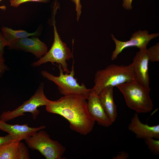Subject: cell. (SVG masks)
<instances>
[{"mask_svg": "<svg viewBox=\"0 0 159 159\" xmlns=\"http://www.w3.org/2000/svg\"><path fill=\"white\" fill-rule=\"evenodd\" d=\"M129 157V154L127 153L124 151H122L119 153L116 157H114L113 158L115 159H126Z\"/></svg>", "mask_w": 159, "mask_h": 159, "instance_id": "obj_25", "label": "cell"}, {"mask_svg": "<svg viewBox=\"0 0 159 159\" xmlns=\"http://www.w3.org/2000/svg\"><path fill=\"white\" fill-rule=\"evenodd\" d=\"M87 107L90 113L97 124L108 127L112 124L102 106L98 95L90 91L87 99Z\"/></svg>", "mask_w": 159, "mask_h": 159, "instance_id": "obj_12", "label": "cell"}, {"mask_svg": "<svg viewBox=\"0 0 159 159\" xmlns=\"http://www.w3.org/2000/svg\"><path fill=\"white\" fill-rule=\"evenodd\" d=\"M74 64L73 61L71 70L69 74H64L61 65L58 64L59 71V76H55L45 70L42 71L41 74L43 77L52 81L57 85L61 95L63 96L76 95L87 100L90 94L91 89L87 88L83 83L81 84H79L77 79L74 78Z\"/></svg>", "mask_w": 159, "mask_h": 159, "instance_id": "obj_4", "label": "cell"}, {"mask_svg": "<svg viewBox=\"0 0 159 159\" xmlns=\"http://www.w3.org/2000/svg\"><path fill=\"white\" fill-rule=\"evenodd\" d=\"M5 60L3 56L0 57V76H1L7 70L8 68L4 63Z\"/></svg>", "mask_w": 159, "mask_h": 159, "instance_id": "obj_23", "label": "cell"}, {"mask_svg": "<svg viewBox=\"0 0 159 159\" xmlns=\"http://www.w3.org/2000/svg\"><path fill=\"white\" fill-rule=\"evenodd\" d=\"M86 100L76 95L63 96L57 100H51L46 109L63 117L72 130L85 135L92 130L95 122L88 111Z\"/></svg>", "mask_w": 159, "mask_h": 159, "instance_id": "obj_1", "label": "cell"}, {"mask_svg": "<svg viewBox=\"0 0 159 159\" xmlns=\"http://www.w3.org/2000/svg\"><path fill=\"white\" fill-rule=\"evenodd\" d=\"M128 128L135 134L138 138L145 139L152 138L159 139V125L150 126L143 124L139 120L137 113L132 118Z\"/></svg>", "mask_w": 159, "mask_h": 159, "instance_id": "obj_13", "label": "cell"}, {"mask_svg": "<svg viewBox=\"0 0 159 159\" xmlns=\"http://www.w3.org/2000/svg\"><path fill=\"white\" fill-rule=\"evenodd\" d=\"M144 140L146 145L151 152L155 155H159V140H155L152 138H148Z\"/></svg>", "mask_w": 159, "mask_h": 159, "instance_id": "obj_17", "label": "cell"}, {"mask_svg": "<svg viewBox=\"0 0 159 159\" xmlns=\"http://www.w3.org/2000/svg\"><path fill=\"white\" fill-rule=\"evenodd\" d=\"M136 81L132 63L128 65L111 64L96 73L95 85L91 91L98 95L104 88Z\"/></svg>", "mask_w": 159, "mask_h": 159, "instance_id": "obj_2", "label": "cell"}, {"mask_svg": "<svg viewBox=\"0 0 159 159\" xmlns=\"http://www.w3.org/2000/svg\"><path fill=\"white\" fill-rule=\"evenodd\" d=\"M56 11H53L52 19V25L54 26V40L50 50L37 61L33 62L32 66L34 67L50 62L57 63L61 65L65 74H69L70 71L68 67L67 61L73 57V54L66 44L61 39L55 25Z\"/></svg>", "mask_w": 159, "mask_h": 159, "instance_id": "obj_5", "label": "cell"}, {"mask_svg": "<svg viewBox=\"0 0 159 159\" xmlns=\"http://www.w3.org/2000/svg\"><path fill=\"white\" fill-rule=\"evenodd\" d=\"M149 61L152 62L159 61V44L157 43L155 45L147 49Z\"/></svg>", "mask_w": 159, "mask_h": 159, "instance_id": "obj_18", "label": "cell"}, {"mask_svg": "<svg viewBox=\"0 0 159 159\" xmlns=\"http://www.w3.org/2000/svg\"><path fill=\"white\" fill-rule=\"evenodd\" d=\"M9 45L7 41L0 32V57L3 56L4 47L6 46H8Z\"/></svg>", "mask_w": 159, "mask_h": 159, "instance_id": "obj_21", "label": "cell"}, {"mask_svg": "<svg viewBox=\"0 0 159 159\" xmlns=\"http://www.w3.org/2000/svg\"><path fill=\"white\" fill-rule=\"evenodd\" d=\"M38 37L33 36L17 40L11 44L8 48L30 52L39 59L48 51L47 45Z\"/></svg>", "mask_w": 159, "mask_h": 159, "instance_id": "obj_9", "label": "cell"}, {"mask_svg": "<svg viewBox=\"0 0 159 159\" xmlns=\"http://www.w3.org/2000/svg\"><path fill=\"white\" fill-rule=\"evenodd\" d=\"M28 147L38 150L46 159H64L66 148L58 141L52 140L47 132L40 130L24 140Z\"/></svg>", "mask_w": 159, "mask_h": 159, "instance_id": "obj_6", "label": "cell"}, {"mask_svg": "<svg viewBox=\"0 0 159 159\" xmlns=\"http://www.w3.org/2000/svg\"><path fill=\"white\" fill-rule=\"evenodd\" d=\"M15 139H18L9 134L5 136H0V148L6 144Z\"/></svg>", "mask_w": 159, "mask_h": 159, "instance_id": "obj_20", "label": "cell"}, {"mask_svg": "<svg viewBox=\"0 0 159 159\" xmlns=\"http://www.w3.org/2000/svg\"><path fill=\"white\" fill-rule=\"evenodd\" d=\"M113 88L107 87L98 95L102 106L112 123L115 121L117 115V106L113 98Z\"/></svg>", "mask_w": 159, "mask_h": 159, "instance_id": "obj_15", "label": "cell"}, {"mask_svg": "<svg viewBox=\"0 0 159 159\" xmlns=\"http://www.w3.org/2000/svg\"><path fill=\"white\" fill-rule=\"evenodd\" d=\"M50 0H9L10 5L11 6L17 7L21 4L28 2H38L43 3H47Z\"/></svg>", "mask_w": 159, "mask_h": 159, "instance_id": "obj_19", "label": "cell"}, {"mask_svg": "<svg viewBox=\"0 0 159 159\" xmlns=\"http://www.w3.org/2000/svg\"><path fill=\"white\" fill-rule=\"evenodd\" d=\"M2 0H0V3ZM0 8L1 9L3 10H5V9H6V7L5 6H2L1 7L0 6Z\"/></svg>", "mask_w": 159, "mask_h": 159, "instance_id": "obj_26", "label": "cell"}, {"mask_svg": "<svg viewBox=\"0 0 159 159\" xmlns=\"http://www.w3.org/2000/svg\"><path fill=\"white\" fill-rule=\"evenodd\" d=\"M44 88V84L42 82L33 95L28 100L24 102L14 110L3 112L0 116V120L6 122L17 117L25 115V113L26 112L31 113L33 120H35L39 113L38 108L46 106L51 101L45 96Z\"/></svg>", "mask_w": 159, "mask_h": 159, "instance_id": "obj_7", "label": "cell"}, {"mask_svg": "<svg viewBox=\"0 0 159 159\" xmlns=\"http://www.w3.org/2000/svg\"><path fill=\"white\" fill-rule=\"evenodd\" d=\"M132 0H123L122 5L123 8L127 10L131 9L132 8Z\"/></svg>", "mask_w": 159, "mask_h": 159, "instance_id": "obj_24", "label": "cell"}, {"mask_svg": "<svg viewBox=\"0 0 159 159\" xmlns=\"http://www.w3.org/2000/svg\"><path fill=\"white\" fill-rule=\"evenodd\" d=\"M114 41L115 47L112 52L111 60L116 59L118 55L125 49L128 47H136L140 49L147 47L150 41L153 39L158 37L159 33L149 34L147 30H139L133 33L129 40L123 42L117 39L113 34H111Z\"/></svg>", "mask_w": 159, "mask_h": 159, "instance_id": "obj_8", "label": "cell"}, {"mask_svg": "<svg viewBox=\"0 0 159 159\" xmlns=\"http://www.w3.org/2000/svg\"><path fill=\"white\" fill-rule=\"evenodd\" d=\"M46 128L44 125L37 127L29 126L28 124L24 125H11L0 120V129L18 139L25 140L38 131Z\"/></svg>", "mask_w": 159, "mask_h": 159, "instance_id": "obj_14", "label": "cell"}, {"mask_svg": "<svg viewBox=\"0 0 159 159\" xmlns=\"http://www.w3.org/2000/svg\"><path fill=\"white\" fill-rule=\"evenodd\" d=\"M1 31L8 42V47L11 44L17 40L33 36H39L41 34V29L38 28L34 32L30 33L23 30H14L4 26L1 28Z\"/></svg>", "mask_w": 159, "mask_h": 159, "instance_id": "obj_16", "label": "cell"}, {"mask_svg": "<svg viewBox=\"0 0 159 159\" xmlns=\"http://www.w3.org/2000/svg\"><path fill=\"white\" fill-rule=\"evenodd\" d=\"M20 140L15 139L0 148V159H29L27 147Z\"/></svg>", "mask_w": 159, "mask_h": 159, "instance_id": "obj_11", "label": "cell"}, {"mask_svg": "<svg viewBox=\"0 0 159 159\" xmlns=\"http://www.w3.org/2000/svg\"><path fill=\"white\" fill-rule=\"evenodd\" d=\"M149 59L147 47L140 49L133 58L132 64L136 81L142 86L149 87L148 74Z\"/></svg>", "mask_w": 159, "mask_h": 159, "instance_id": "obj_10", "label": "cell"}, {"mask_svg": "<svg viewBox=\"0 0 159 159\" xmlns=\"http://www.w3.org/2000/svg\"><path fill=\"white\" fill-rule=\"evenodd\" d=\"M75 5L76 10L77 11V21H78L80 18L82 9V6L80 3V0H70Z\"/></svg>", "mask_w": 159, "mask_h": 159, "instance_id": "obj_22", "label": "cell"}, {"mask_svg": "<svg viewBox=\"0 0 159 159\" xmlns=\"http://www.w3.org/2000/svg\"><path fill=\"white\" fill-rule=\"evenodd\" d=\"M116 87L123 94L127 106L137 113H147L152 110L153 104L149 95V87H144L136 81Z\"/></svg>", "mask_w": 159, "mask_h": 159, "instance_id": "obj_3", "label": "cell"}]
</instances>
